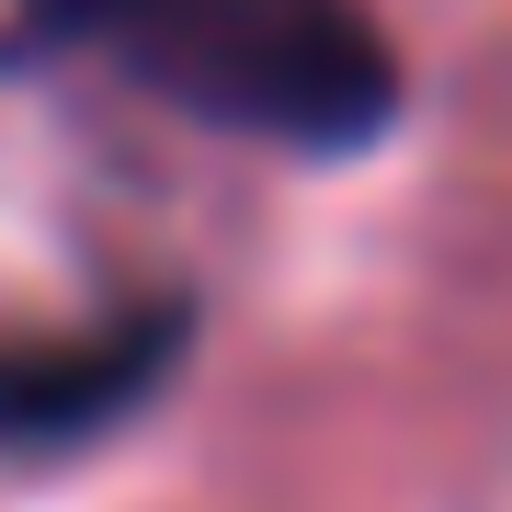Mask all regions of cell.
<instances>
[{
    "label": "cell",
    "mask_w": 512,
    "mask_h": 512,
    "mask_svg": "<svg viewBox=\"0 0 512 512\" xmlns=\"http://www.w3.org/2000/svg\"><path fill=\"white\" fill-rule=\"evenodd\" d=\"M46 35L103 46L194 126L353 160L399 126V46L365 0H46Z\"/></svg>",
    "instance_id": "obj_1"
},
{
    "label": "cell",
    "mask_w": 512,
    "mask_h": 512,
    "mask_svg": "<svg viewBox=\"0 0 512 512\" xmlns=\"http://www.w3.org/2000/svg\"><path fill=\"white\" fill-rule=\"evenodd\" d=\"M183 353V319H126L103 342H57V353H0V444H57L92 433L126 399H148V376Z\"/></svg>",
    "instance_id": "obj_2"
}]
</instances>
